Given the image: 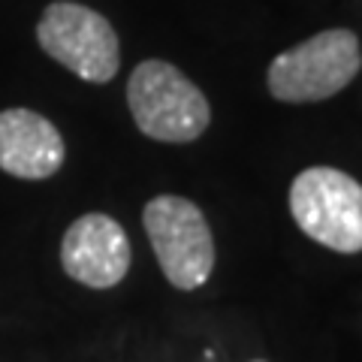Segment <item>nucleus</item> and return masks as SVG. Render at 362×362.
Returning a JSON list of instances; mask_svg holds the SVG:
<instances>
[{
    "mask_svg": "<svg viewBox=\"0 0 362 362\" xmlns=\"http://www.w3.org/2000/svg\"><path fill=\"white\" fill-rule=\"evenodd\" d=\"M127 106L136 127L157 142H194L211 121L206 94L166 61L136 66L127 82Z\"/></svg>",
    "mask_w": 362,
    "mask_h": 362,
    "instance_id": "1",
    "label": "nucleus"
},
{
    "mask_svg": "<svg viewBox=\"0 0 362 362\" xmlns=\"http://www.w3.org/2000/svg\"><path fill=\"white\" fill-rule=\"evenodd\" d=\"M362 66L354 30L335 28L281 52L269 64V90L281 103H317L344 90Z\"/></svg>",
    "mask_w": 362,
    "mask_h": 362,
    "instance_id": "2",
    "label": "nucleus"
},
{
    "mask_svg": "<svg viewBox=\"0 0 362 362\" xmlns=\"http://www.w3.org/2000/svg\"><path fill=\"white\" fill-rule=\"evenodd\" d=\"M290 214L317 245L338 254L362 251V185L341 169L311 166L293 178Z\"/></svg>",
    "mask_w": 362,
    "mask_h": 362,
    "instance_id": "3",
    "label": "nucleus"
},
{
    "mask_svg": "<svg viewBox=\"0 0 362 362\" xmlns=\"http://www.w3.org/2000/svg\"><path fill=\"white\" fill-rule=\"evenodd\" d=\"M142 223L173 287L197 290L211 278L214 239L197 202L173 194L154 197L142 211Z\"/></svg>",
    "mask_w": 362,
    "mask_h": 362,
    "instance_id": "4",
    "label": "nucleus"
},
{
    "mask_svg": "<svg viewBox=\"0 0 362 362\" xmlns=\"http://www.w3.org/2000/svg\"><path fill=\"white\" fill-rule=\"evenodd\" d=\"M42 52L85 82L106 85L121 66L118 33L90 6L73 0H54L37 25Z\"/></svg>",
    "mask_w": 362,
    "mask_h": 362,
    "instance_id": "5",
    "label": "nucleus"
},
{
    "mask_svg": "<svg viewBox=\"0 0 362 362\" xmlns=\"http://www.w3.org/2000/svg\"><path fill=\"white\" fill-rule=\"evenodd\" d=\"M61 266L73 281L90 290L121 284L130 269V242L124 226L100 211L82 214L64 233Z\"/></svg>",
    "mask_w": 362,
    "mask_h": 362,
    "instance_id": "6",
    "label": "nucleus"
},
{
    "mask_svg": "<svg viewBox=\"0 0 362 362\" xmlns=\"http://www.w3.org/2000/svg\"><path fill=\"white\" fill-rule=\"evenodd\" d=\"M58 127L30 109L0 112V169L16 178H52L64 163Z\"/></svg>",
    "mask_w": 362,
    "mask_h": 362,
    "instance_id": "7",
    "label": "nucleus"
},
{
    "mask_svg": "<svg viewBox=\"0 0 362 362\" xmlns=\"http://www.w3.org/2000/svg\"><path fill=\"white\" fill-rule=\"evenodd\" d=\"M257 362H259V359H257Z\"/></svg>",
    "mask_w": 362,
    "mask_h": 362,
    "instance_id": "8",
    "label": "nucleus"
}]
</instances>
